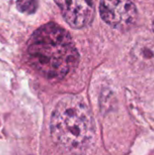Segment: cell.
Returning <instances> with one entry per match:
<instances>
[{
    "mask_svg": "<svg viewBox=\"0 0 154 155\" xmlns=\"http://www.w3.org/2000/svg\"><path fill=\"white\" fill-rule=\"evenodd\" d=\"M29 64L47 79H62L79 63V54L70 34L54 23L38 29L27 43Z\"/></svg>",
    "mask_w": 154,
    "mask_h": 155,
    "instance_id": "6da1fadb",
    "label": "cell"
},
{
    "mask_svg": "<svg viewBox=\"0 0 154 155\" xmlns=\"http://www.w3.org/2000/svg\"><path fill=\"white\" fill-rule=\"evenodd\" d=\"M54 143L68 151H81L89 146L94 135L92 113L80 96L67 95L56 104L50 123Z\"/></svg>",
    "mask_w": 154,
    "mask_h": 155,
    "instance_id": "7a4b0ae2",
    "label": "cell"
},
{
    "mask_svg": "<svg viewBox=\"0 0 154 155\" xmlns=\"http://www.w3.org/2000/svg\"><path fill=\"white\" fill-rule=\"evenodd\" d=\"M99 8L103 20L120 31L129 30L137 20V8L131 0H100Z\"/></svg>",
    "mask_w": 154,
    "mask_h": 155,
    "instance_id": "3957f363",
    "label": "cell"
},
{
    "mask_svg": "<svg viewBox=\"0 0 154 155\" xmlns=\"http://www.w3.org/2000/svg\"><path fill=\"white\" fill-rule=\"evenodd\" d=\"M67 24L74 29L89 25L94 16L92 0H54Z\"/></svg>",
    "mask_w": 154,
    "mask_h": 155,
    "instance_id": "277c9868",
    "label": "cell"
},
{
    "mask_svg": "<svg viewBox=\"0 0 154 155\" xmlns=\"http://www.w3.org/2000/svg\"><path fill=\"white\" fill-rule=\"evenodd\" d=\"M133 54L136 59L143 64L154 66V44L148 42L138 44L134 48Z\"/></svg>",
    "mask_w": 154,
    "mask_h": 155,
    "instance_id": "5b68a950",
    "label": "cell"
},
{
    "mask_svg": "<svg viewBox=\"0 0 154 155\" xmlns=\"http://www.w3.org/2000/svg\"><path fill=\"white\" fill-rule=\"evenodd\" d=\"M16 8L23 14L32 15L38 7V0H16Z\"/></svg>",
    "mask_w": 154,
    "mask_h": 155,
    "instance_id": "8992f818",
    "label": "cell"
},
{
    "mask_svg": "<svg viewBox=\"0 0 154 155\" xmlns=\"http://www.w3.org/2000/svg\"><path fill=\"white\" fill-rule=\"evenodd\" d=\"M153 30H154V22H153Z\"/></svg>",
    "mask_w": 154,
    "mask_h": 155,
    "instance_id": "52a82bcc",
    "label": "cell"
}]
</instances>
